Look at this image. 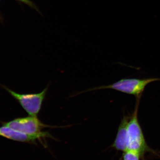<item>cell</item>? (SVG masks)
<instances>
[{
	"instance_id": "ba28073f",
	"label": "cell",
	"mask_w": 160,
	"mask_h": 160,
	"mask_svg": "<svg viewBox=\"0 0 160 160\" xmlns=\"http://www.w3.org/2000/svg\"><path fill=\"white\" fill-rule=\"evenodd\" d=\"M17 1L24 3V4L28 5V6H30V7L33 8V9H36V7L34 4L32 2H31L30 0H17Z\"/></svg>"
},
{
	"instance_id": "52a82bcc",
	"label": "cell",
	"mask_w": 160,
	"mask_h": 160,
	"mask_svg": "<svg viewBox=\"0 0 160 160\" xmlns=\"http://www.w3.org/2000/svg\"><path fill=\"white\" fill-rule=\"evenodd\" d=\"M122 160H144L140 153L131 150H126L123 152Z\"/></svg>"
},
{
	"instance_id": "6da1fadb",
	"label": "cell",
	"mask_w": 160,
	"mask_h": 160,
	"mask_svg": "<svg viewBox=\"0 0 160 160\" xmlns=\"http://www.w3.org/2000/svg\"><path fill=\"white\" fill-rule=\"evenodd\" d=\"M141 98H137L136 104L134 111L131 114V117L128 123L126 138V149L140 153L144 160L145 154L150 152L159 156L158 153L151 149L147 142L145 136L138 119V111Z\"/></svg>"
},
{
	"instance_id": "7a4b0ae2",
	"label": "cell",
	"mask_w": 160,
	"mask_h": 160,
	"mask_svg": "<svg viewBox=\"0 0 160 160\" xmlns=\"http://www.w3.org/2000/svg\"><path fill=\"white\" fill-rule=\"evenodd\" d=\"M159 81H160V78H123L111 85L94 87L81 92L77 94L100 89H112L126 94L134 96L136 98H141L147 85L152 82Z\"/></svg>"
},
{
	"instance_id": "5b68a950",
	"label": "cell",
	"mask_w": 160,
	"mask_h": 160,
	"mask_svg": "<svg viewBox=\"0 0 160 160\" xmlns=\"http://www.w3.org/2000/svg\"><path fill=\"white\" fill-rule=\"evenodd\" d=\"M0 136L12 141L35 145L37 144V141H39L44 146H46V143L42 140L44 141L46 138L55 139L48 132L43 131L39 134L30 135L20 132L3 125L0 127Z\"/></svg>"
},
{
	"instance_id": "277c9868",
	"label": "cell",
	"mask_w": 160,
	"mask_h": 160,
	"mask_svg": "<svg viewBox=\"0 0 160 160\" xmlns=\"http://www.w3.org/2000/svg\"><path fill=\"white\" fill-rule=\"evenodd\" d=\"M2 125L25 134L36 135L42 132V129L51 126L41 122L37 116L19 118L8 122H1Z\"/></svg>"
},
{
	"instance_id": "3957f363",
	"label": "cell",
	"mask_w": 160,
	"mask_h": 160,
	"mask_svg": "<svg viewBox=\"0 0 160 160\" xmlns=\"http://www.w3.org/2000/svg\"><path fill=\"white\" fill-rule=\"evenodd\" d=\"M2 87L17 101L29 115L32 116H37L40 112L48 90L47 86L39 93L21 94L6 86H3Z\"/></svg>"
},
{
	"instance_id": "8992f818",
	"label": "cell",
	"mask_w": 160,
	"mask_h": 160,
	"mask_svg": "<svg viewBox=\"0 0 160 160\" xmlns=\"http://www.w3.org/2000/svg\"><path fill=\"white\" fill-rule=\"evenodd\" d=\"M131 117V115H124L120 123L116 137L112 145L111 148L118 151H126V138L128 123Z\"/></svg>"
}]
</instances>
